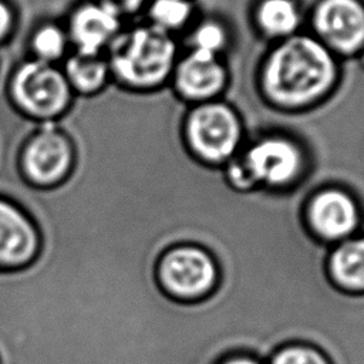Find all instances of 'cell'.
<instances>
[{
	"label": "cell",
	"instance_id": "obj_1",
	"mask_svg": "<svg viewBox=\"0 0 364 364\" xmlns=\"http://www.w3.org/2000/svg\"><path fill=\"white\" fill-rule=\"evenodd\" d=\"M3 91L10 107L33 124L58 122L75 98L60 65L0 50Z\"/></svg>",
	"mask_w": 364,
	"mask_h": 364
},
{
	"label": "cell",
	"instance_id": "obj_2",
	"mask_svg": "<svg viewBox=\"0 0 364 364\" xmlns=\"http://www.w3.org/2000/svg\"><path fill=\"white\" fill-rule=\"evenodd\" d=\"M333 73V60L320 43L310 37H293L270 55L264 84L274 100L301 104L324 91Z\"/></svg>",
	"mask_w": 364,
	"mask_h": 364
},
{
	"label": "cell",
	"instance_id": "obj_3",
	"mask_svg": "<svg viewBox=\"0 0 364 364\" xmlns=\"http://www.w3.org/2000/svg\"><path fill=\"white\" fill-rule=\"evenodd\" d=\"M112 84L125 91H139L159 84L168 75L175 46L158 27L124 28L105 53Z\"/></svg>",
	"mask_w": 364,
	"mask_h": 364
},
{
	"label": "cell",
	"instance_id": "obj_4",
	"mask_svg": "<svg viewBox=\"0 0 364 364\" xmlns=\"http://www.w3.org/2000/svg\"><path fill=\"white\" fill-rule=\"evenodd\" d=\"M75 146L58 122H30L14 149V166L23 182L36 189L64 183L75 166Z\"/></svg>",
	"mask_w": 364,
	"mask_h": 364
},
{
	"label": "cell",
	"instance_id": "obj_5",
	"mask_svg": "<svg viewBox=\"0 0 364 364\" xmlns=\"http://www.w3.org/2000/svg\"><path fill=\"white\" fill-rule=\"evenodd\" d=\"M156 280L171 297L193 301L208 296L216 286L218 267L209 252L193 245H178L158 260Z\"/></svg>",
	"mask_w": 364,
	"mask_h": 364
},
{
	"label": "cell",
	"instance_id": "obj_6",
	"mask_svg": "<svg viewBox=\"0 0 364 364\" xmlns=\"http://www.w3.org/2000/svg\"><path fill=\"white\" fill-rule=\"evenodd\" d=\"M71 51L105 54L124 27V17L101 0H75L64 13Z\"/></svg>",
	"mask_w": 364,
	"mask_h": 364
},
{
	"label": "cell",
	"instance_id": "obj_7",
	"mask_svg": "<svg viewBox=\"0 0 364 364\" xmlns=\"http://www.w3.org/2000/svg\"><path fill=\"white\" fill-rule=\"evenodd\" d=\"M186 129L192 148L210 161L229 158L240 139L236 115L222 104L198 107L189 115Z\"/></svg>",
	"mask_w": 364,
	"mask_h": 364
},
{
	"label": "cell",
	"instance_id": "obj_8",
	"mask_svg": "<svg viewBox=\"0 0 364 364\" xmlns=\"http://www.w3.org/2000/svg\"><path fill=\"white\" fill-rule=\"evenodd\" d=\"M41 236L28 212L0 193V272L24 269L40 253Z\"/></svg>",
	"mask_w": 364,
	"mask_h": 364
},
{
	"label": "cell",
	"instance_id": "obj_9",
	"mask_svg": "<svg viewBox=\"0 0 364 364\" xmlns=\"http://www.w3.org/2000/svg\"><path fill=\"white\" fill-rule=\"evenodd\" d=\"M360 225L354 200L340 191L316 195L307 208V228L321 242L336 245L353 237Z\"/></svg>",
	"mask_w": 364,
	"mask_h": 364
},
{
	"label": "cell",
	"instance_id": "obj_10",
	"mask_svg": "<svg viewBox=\"0 0 364 364\" xmlns=\"http://www.w3.org/2000/svg\"><path fill=\"white\" fill-rule=\"evenodd\" d=\"M314 26L333 47L351 51L364 43V9L357 0H323Z\"/></svg>",
	"mask_w": 364,
	"mask_h": 364
},
{
	"label": "cell",
	"instance_id": "obj_11",
	"mask_svg": "<svg viewBox=\"0 0 364 364\" xmlns=\"http://www.w3.org/2000/svg\"><path fill=\"white\" fill-rule=\"evenodd\" d=\"M300 165L299 151L280 138L263 139L246 155L243 168L252 182L280 185L289 182Z\"/></svg>",
	"mask_w": 364,
	"mask_h": 364
},
{
	"label": "cell",
	"instance_id": "obj_12",
	"mask_svg": "<svg viewBox=\"0 0 364 364\" xmlns=\"http://www.w3.org/2000/svg\"><path fill=\"white\" fill-rule=\"evenodd\" d=\"M70 51V38L60 17H40L24 33L23 57L60 65Z\"/></svg>",
	"mask_w": 364,
	"mask_h": 364
},
{
	"label": "cell",
	"instance_id": "obj_13",
	"mask_svg": "<svg viewBox=\"0 0 364 364\" xmlns=\"http://www.w3.org/2000/svg\"><path fill=\"white\" fill-rule=\"evenodd\" d=\"M60 67L75 97H94L112 82L105 54L70 51Z\"/></svg>",
	"mask_w": 364,
	"mask_h": 364
},
{
	"label": "cell",
	"instance_id": "obj_14",
	"mask_svg": "<svg viewBox=\"0 0 364 364\" xmlns=\"http://www.w3.org/2000/svg\"><path fill=\"white\" fill-rule=\"evenodd\" d=\"M225 82V71L216 55L193 50L176 71L178 88L188 97L203 98L215 94Z\"/></svg>",
	"mask_w": 364,
	"mask_h": 364
},
{
	"label": "cell",
	"instance_id": "obj_15",
	"mask_svg": "<svg viewBox=\"0 0 364 364\" xmlns=\"http://www.w3.org/2000/svg\"><path fill=\"white\" fill-rule=\"evenodd\" d=\"M331 282L347 291H364V236L336 243L327 259Z\"/></svg>",
	"mask_w": 364,
	"mask_h": 364
},
{
	"label": "cell",
	"instance_id": "obj_16",
	"mask_svg": "<svg viewBox=\"0 0 364 364\" xmlns=\"http://www.w3.org/2000/svg\"><path fill=\"white\" fill-rule=\"evenodd\" d=\"M257 17L262 28L272 36H287L299 24V11L290 0H264Z\"/></svg>",
	"mask_w": 364,
	"mask_h": 364
},
{
	"label": "cell",
	"instance_id": "obj_17",
	"mask_svg": "<svg viewBox=\"0 0 364 364\" xmlns=\"http://www.w3.org/2000/svg\"><path fill=\"white\" fill-rule=\"evenodd\" d=\"M191 14V4L186 0H154L149 7L152 26L162 31L181 27Z\"/></svg>",
	"mask_w": 364,
	"mask_h": 364
},
{
	"label": "cell",
	"instance_id": "obj_18",
	"mask_svg": "<svg viewBox=\"0 0 364 364\" xmlns=\"http://www.w3.org/2000/svg\"><path fill=\"white\" fill-rule=\"evenodd\" d=\"M267 364H330L324 354L307 344H287L279 348Z\"/></svg>",
	"mask_w": 364,
	"mask_h": 364
},
{
	"label": "cell",
	"instance_id": "obj_19",
	"mask_svg": "<svg viewBox=\"0 0 364 364\" xmlns=\"http://www.w3.org/2000/svg\"><path fill=\"white\" fill-rule=\"evenodd\" d=\"M226 40L225 31L216 23H205L193 34V50L215 54L223 47Z\"/></svg>",
	"mask_w": 364,
	"mask_h": 364
},
{
	"label": "cell",
	"instance_id": "obj_20",
	"mask_svg": "<svg viewBox=\"0 0 364 364\" xmlns=\"http://www.w3.org/2000/svg\"><path fill=\"white\" fill-rule=\"evenodd\" d=\"M20 28V16L11 0H0V50L16 40Z\"/></svg>",
	"mask_w": 364,
	"mask_h": 364
},
{
	"label": "cell",
	"instance_id": "obj_21",
	"mask_svg": "<svg viewBox=\"0 0 364 364\" xmlns=\"http://www.w3.org/2000/svg\"><path fill=\"white\" fill-rule=\"evenodd\" d=\"M109 7H112L115 11H118L124 18L127 16L135 14L145 0H101Z\"/></svg>",
	"mask_w": 364,
	"mask_h": 364
},
{
	"label": "cell",
	"instance_id": "obj_22",
	"mask_svg": "<svg viewBox=\"0 0 364 364\" xmlns=\"http://www.w3.org/2000/svg\"><path fill=\"white\" fill-rule=\"evenodd\" d=\"M220 364H262V363L249 355L236 354V355H230V357L225 358Z\"/></svg>",
	"mask_w": 364,
	"mask_h": 364
}]
</instances>
